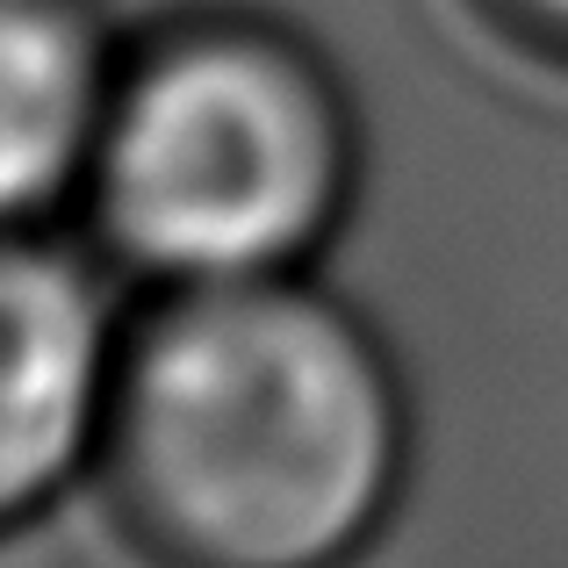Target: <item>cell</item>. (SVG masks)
Segmentation results:
<instances>
[{"mask_svg":"<svg viewBox=\"0 0 568 568\" xmlns=\"http://www.w3.org/2000/svg\"><path fill=\"white\" fill-rule=\"evenodd\" d=\"M115 260L58 223L8 231V396H0V518L29 532L80 475H94L130 346V310L115 303Z\"/></svg>","mask_w":568,"mask_h":568,"instance_id":"3957f363","label":"cell"},{"mask_svg":"<svg viewBox=\"0 0 568 568\" xmlns=\"http://www.w3.org/2000/svg\"><path fill=\"white\" fill-rule=\"evenodd\" d=\"M109 0H0V202L8 231L58 223L87 194L123 80Z\"/></svg>","mask_w":568,"mask_h":568,"instance_id":"277c9868","label":"cell"},{"mask_svg":"<svg viewBox=\"0 0 568 568\" xmlns=\"http://www.w3.org/2000/svg\"><path fill=\"white\" fill-rule=\"evenodd\" d=\"M361 101L303 22L187 0L123 43L87 237L152 288L310 274L361 202Z\"/></svg>","mask_w":568,"mask_h":568,"instance_id":"7a4b0ae2","label":"cell"},{"mask_svg":"<svg viewBox=\"0 0 568 568\" xmlns=\"http://www.w3.org/2000/svg\"><path fill=\"white\" fill-rule=\"evenodd\" d=\"M417 460L403 361L310 274L130 310L94 483L144 568H361Z\"/></svg>","mask_w":568,"mask_h":568,"instance_id":"6da1fadb","label":"cell"},{"mask_svg":"<svg viewBox=\"0 0 568 568\" xmlns=\"http://www.w3.org/2000/svg\"><path fill=\"white\" fill-rule=\"evenodd\" d=\"M483 37H497L511 58L568 80V0H460Z\"/></svg>","mask_w":568,"mask_h":568,"instance_id":"5b68a950","label":"cell"}]
</instances>
